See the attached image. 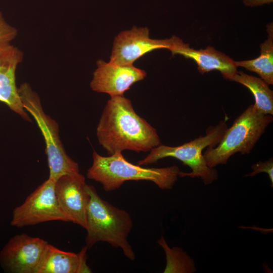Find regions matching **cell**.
I'll return each mask as SVG.
<instances>
[{
    "label": "cell",
    "mask_w": 273,
    "mask_h": 273,
    "mask_svg": "<svg viewBox=\"0 0 273 273\" xmlns=\"http://www.w3.org/2000/svg\"><path fill=\"white\" fill-rule=\"evenodd\" d=\"M96 134L109 155L126 150L148 152L161 144L156 129L135 112L130 100L123 96L107 101Z\"/></svg>",
    "instance_id": "6da1fadb"
},
{
    "label": "cell",
    "mask_w": 273,
    "mask_h": 273,
    "mask_svg": "<svg viewBox=\"0 0 273 273\" xmlns=\"http://www.w3.org/2000/svg\"><path fill=\"white\" fill-rule=\"evenodd\" d=\"M86 188L90 196L85 229L88 249L99 242H105L121 248L125 257L134 260V251L127 240L133 227L129 213L102 199L93 186L87 185Z\"/></svg>",
    "instance_id": "7a4b0ae2"
},
{
    "label": "cell",
    "mask_w": 273,
    "mask_h": 273,
    "mask_svg": "<svg viewBox=\"0 0 273 273\" xmlns=\"http://www.w3.org/2000/svg\"><path fill=\"white\" fill-rule=\"evenodd\" d=\"M93 162L87 171L88 178L100 183L106 192L118 189L128 180H148L160 189L170 190L177 180L180 170L176 165L162 168H146L126 160L122 152L103 156L95 151Z\"/></svg>",
    "instance_id": "3957f363"
},
{
    "label": "cell",
    "mask_w": 273,
    "mask_h": 273,
    "mask_svg": "<svg viewBox=\"0 0 273 273\" xmlns=\"http://www.w3.org/2000/svg\"><path fill=\"white\" fill-rule=\"evenodd\" d=\"M272 120V115L261 113L254 104L249 106L227 128L219 142L207 148L203 156L207 165L214 168L225 164L236 153H250Z\"/></svg>",
    "instance_id": "277c9868"
},
{
    "label": "cell",
    "mask_w": 273,
    "mask_h": 273,
    "mask_svg": "<svg viewBox=\"0 0 273 273\" xmlns=\"http://www.w3.org/2000/svg\"><path fill=\"white\" fill-rule=\"evenodd\" d=\"M228 125L221 120L215 126H210L206 130L205 135L176 147L160 144L153 148L148 155L138 161V164L146 166L157 162L159 160L172 157L181 161L192 170L189 173L180 172L179 176L201 178L208 185L218 177V173L214 168L209 167L203 156L202 151L208 147L215 146L222 138Z\"/></svg>",
    "instance_id": "5b68a950"
},
{
    "label": "cell",
    "mask_w": 273,
    "mask_h": 273,
    "mask_svg": "<svg viewBox=\"0 0 273 273\" xmlns=\"http://www.w3.org/2000/svg\"><path fill=\"white\" fill-rule=\"evenodd\" d=\"M24 109L33 117L43 135L50 170L49 178L56 181L61 176L79 172L78 164L66 152L57 122L44 111L38 95L27 83L18 88Z\"/></svg>",
    "instance_id": "8992f818"
},
{
    "label": "cell",
    "mask_w": 273,
    "mask_h": 273,
    "mask_svg": "<svg viewBox=\"0 0 273 273\" xmlns=\"http://www.w3.org/2000/svg\"><path fill=\"white\" fill-rule=\"evenodd\" d=\"M11 225L22 228L52 221L69 222L55 192V181L48 178L13 210Z\"/></svg>",
    "instance_id": "52a82bcc"
},
{
    "label": "cell",
    "mask_w": 273,
    "mask_h": 273,
    "mask_svg": "<svg viewBox=\"0 0 273 273\" xmlns=\"http://www.w3.org/2000/svg\"><path fill=\"white\" fill-rule=\"evenodd\" d=\"M49 243L25 234L11 238L0 252V263L6 271L37 273Z\"/></svg>",
    "instance_id": "ba28073f"
},
{
    "label": "cell",
    "mask_w": 273,
    "mask_h": 273,
    "mask_svg": "<svg viewBox=\"0 0 273 273\" xmlns=\"http://www.w3.org/2000/svg\"><path fill=\"white\" fill-rule=\"evenodd\" d=\"M175 36L165 39H152L147 27L133 26L121 32L115 38L110 61L122 65L133 63L148 53L172 48Z\"/></svg>",
    "instance_id": "9c48e42d"
},
{
    "label": "cell",
    "mask_w": 273,
    "mask_h": 273,
    "mask_svg": "<svg viewBox=\"0 0 273 273\" xmlns=\"http://www.w3.org/2000/svg\"><path fill=\"white\" fill-rule=\"evenodd\" d=\"M84 176L79 172L64 175L55 181L59 204L69 222L86 228L90 196Z\"/></svg>",
    "instance_id": "30bf717a"
},
{
    "label": "cell",
    "mask_w": 273,
    "mask_h": 273,
    "mask_svg": "<svg viewBox=\"0 0 273 273\" xmlns=\"http://www.w3.org/2000/svg\"><path fill=\"white\" fill-rule=\"evenodd\" d=\"M97 65L90 86L94 91L108 94L111 97L123 96L132 84L147 75L145 70L133 65L118 64L100 59Z\"/></svg>",
    "instance_id": "8fae6325"
},
{
    "label": "cell",
    "mask_w": 273,
    "mask_h": 273,
    "mask_svg": "<svg viewBox=\"0 0 273 273\" xmlns=\"http://www.w3.org/2000/svg\"><path fill=\"white\" fill-rule=\"evenodd\" d=\"M169 50L172 55L179 54L194 60L202 74L216 70L220 72L224 78L230 80L238 72L235 61L211 46L205 49L196 50L175 36L173 46Z\"/></svg>",
    "instance_id": "7c38bea8"
},
{
    "label": "cell",
    "mask_w": 273,
    "mask_h": 273,
    "mask_svg": "<svg viewBox=\"0 0 273 273\" xmlns=\"http://www.w3.org/2000/svg\"><path fill=\"white\" fill-rule=\"evenodd\" d=\"M23 58V52L12 45L0 57V102L24 120L31 121L23 107L16 83V69Z\"/></svg>",
    "instance_id": "4fadbf2b"
},
{
    "label": "cell",
    "mask_w": 273,
    "mask_h": 273,
    "mask_svg": "<svg viewBox=\"0 0 273 273\" xmlns=\"http://www.w3.org/2000/svg\"><path fill=\"white\" fill-rule=\"evenodd\" d=\"M86 246L78 253L62 251L48 244L37 273H89Z\"/></svg>",
    "instance_id": "5bb4252c"
},
{
    "label": "cell",
    "mask_w": 273,
    "mask_h": 273,
    "mask_svg": "<svg viewBox=\"0 0 273 273\" xmlns=\"http://www.w3.org/2000/svg\"><path fill=\"white\" fill-rule=\"evenodd\" d=\"M268 38L260 45V55L254 59L235 61L236 66L242 67L257 73L268 85L273 84V26H267Z\"/></svg>",
    "instance_id": "9a60e30c"
},
{
    "label": "cell",
    "mask_w": 273,
    "mask_h": 273,
    "mask_svg": "<svg viewBox=\"0 0 273 273\" xmlns=\"http://www.w3.org/2000/svg\"><path fill=\"white\" fill-rule=\"evenodd\" d=\"M230 80L238 82L248 88L254 96V104L257 108L264 114L272 116L273 92L264 80L242 71H238Z\"/></svg>",
    "instance_id": "2e32d148"
},
{
    "label": "cell",
    "mask_w": 273,
    "mask_h": 273,
    "mask_svg": "<svg viewBox=\"0 0 273 273\" xmlns=\"http://www.w3.org/2000/svg\"><path fill=\"white\" fill-rule=\"evenodd\" d=\"M164 250L166 265L163 272H193L196 267L193 260L179 247L170 248L163 236L157 241Z\"/></svg>",
    "instance_id": "e0dca14e"
},
{
    "label": "cell",
    "mask_w": 273,
    "mask_h": 273,
    "mask_svg": "<svg viewBox=\"0 0 273 273\" xmlns=\"http://www.w3.org/2000/svg\"><path fill=\"white\" fill-rule=\"evenodd\" d=\"M18 34L16 28L9 24L0 12V46L11 44Z\"/></svg>",
    "instance_id": "ac0fdd59"
},
{
    "label": "cell",
    "mask_w": 273,
    "mask_h": 273,
    "mask_svg": "<svg viewBox=\"0 0 273 273\" xmlns=\"http://www.w3.org/2000/svg\"><path fill=\"white\" fill-rule=\"evenodd\" d=\"M252 172L246 174L245 176H253L261 172H265L268 174L271 187L273 186V159L270 158L268 160L262 162L258 161L251 166Z\"/></svg>",
    "instance_id": "d6986e66"
},
{
    "label": "cell",
    "mask_w": 273,
    "mask_h": 273,
    "mask_svg": "<svg viewBox=\"0 0 273 273\" xmlns=\"http://www.w3.org/2000/svg\"><path fill=\"white\" fill-rule=\"evenodd\" d=\"M243 2L247 6L254 7L271 3L273 0H243Z\"/></svg>",
    "instance_id": "ffe728a7"
},
{
    "label": "cell",
    "mask_w": 273,
    "mask_h": 273,
    "mask_svg": "<svg viewBox=\"0 0 273 273\" xmlns=\"http://www.w3.org/2000/svg\"><path fill=\"white\" fill-rule=\"evenodd\" d=\"M11 46V44H9L7 46H0V57L8 50Z\"/></svg>",
    "instance_id": "44dd1931"
}]
</instances>
